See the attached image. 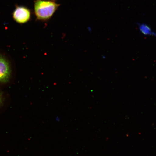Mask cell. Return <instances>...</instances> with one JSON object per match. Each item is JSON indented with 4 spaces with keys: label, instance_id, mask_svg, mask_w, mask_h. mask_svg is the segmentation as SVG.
I'll use <instances>...</instances> for the list:
<instances>
[{
    "label": "cell",
    "instance_id": "4",
    "mask_svg": "<svg viewBox=\"0 0 156 156\" xmlns=\"http://www.w3.org/2000/svg\"><path fill=\"white\" fill-rule=\"evenodd\" d=\"M140 32L145 36L156 37V33L152 31L150 27L145 24H138Z\"/></svg>",
    "mask_w": 156,
    "mask_h": 156
},
{
    "label": "cell",
    "instance_id": "2",
    "mask_svg": "<svg viewBox=\"0 0 156 156\" xmlns=\"http://www.w3.org/2000/svg\"><path fill=\"white\" fill-rule=\"evenodd\" d=\"M32 11L24 6H17L13 13L14 20L19 24H25L30 20Z\"/></svg>",
    "mask_w": 156,
    "mask_h": 156
},
{
    "label": "cell",
    "instance_id": "1",
    "mask_svg": "<svg viewBox=\"0 0 156 156\" xmlns=\"http://www.w3.org/2000/svg\"><path fill=\"white\" fill-rule=\"evenodd\" d=\"M60 5L52 0H35L34 13L37 20L43 22L48 21Z\"/></svg>",
    "mask_w": 156,
    "mask_h": 156
},
{
    "label": "cell",
    "instance_id": "3",
    "mask_svg": "<svg viewBox=\"0 0 156 156\" xmlns=\"http://www.w3.org/2000/svg\"><path fill=\"white\" fill-rule=\"evenodd\" d=\"M11 75V67L8 61L3 56L0 55V83L8 82Z\"/></svg>",
    "mask_w": 156,
    "mask_h": 156
},
{
    "label": "cell",
    "instance_id": "5",
    "mask_svg": "<svg viewBox=\"0 0 156 156\" xmlns=\"http://www.w3.org/2000/svg\"><path fill=\"white\" fill-rule=\"evenodd\" d=\"M2 93L1 92H0V105H1L2 104Z\"/></svg>",
    "mask_w": 156,
    "mask_h": 156
},
{
    "label": "cell",
    "instance_id": "6",
    "mask_svg": "<svg viewBox=\"0 0 156 156\" xmlns=\"http://www.w3.org/2000/svg\"><path fill=\"white\" fill-rule=\"evenodd\" d=\"M52 1H56V0H52Z\"/></svg>",
    "mask_w": 156,
    "mask_h": 156
}]
</instances>
